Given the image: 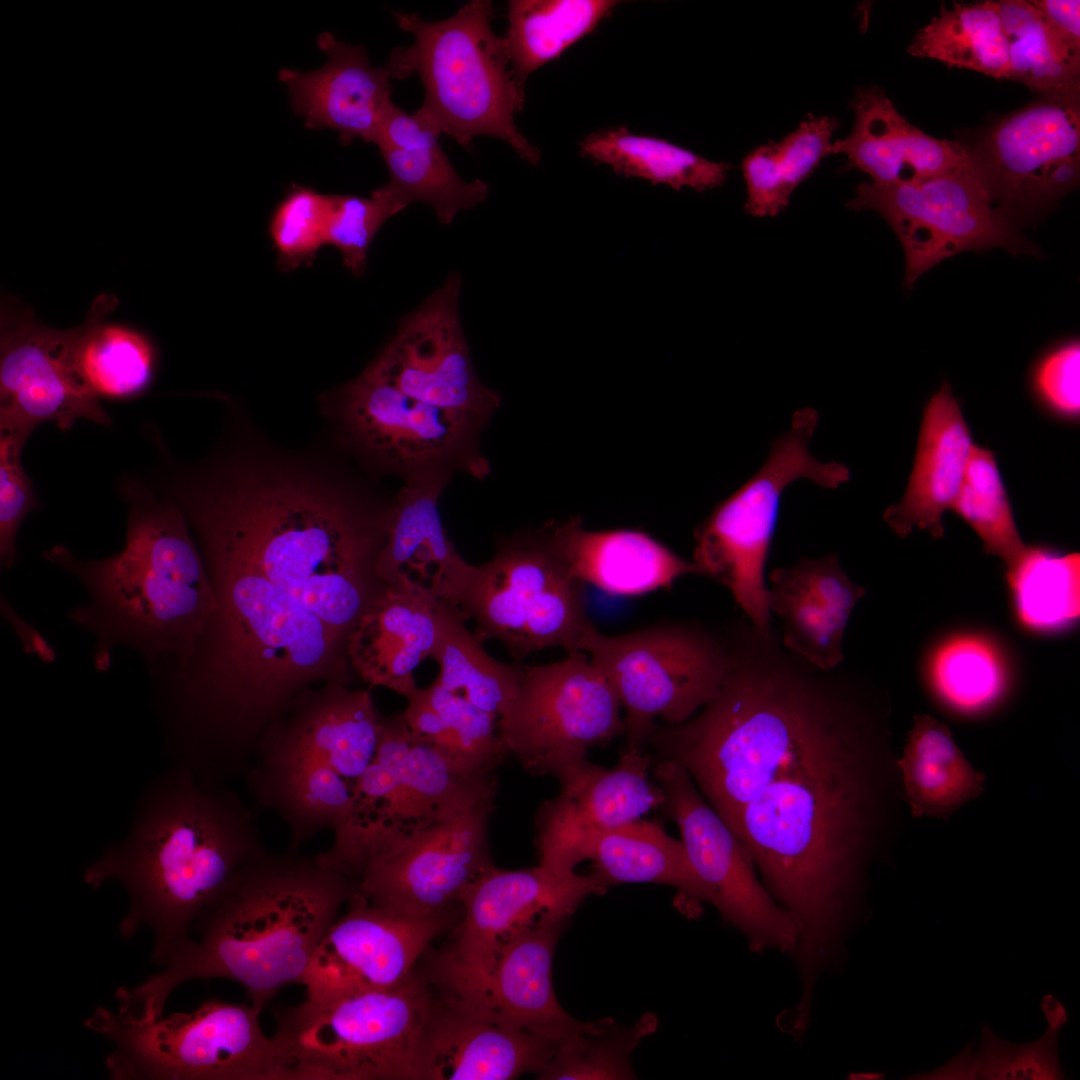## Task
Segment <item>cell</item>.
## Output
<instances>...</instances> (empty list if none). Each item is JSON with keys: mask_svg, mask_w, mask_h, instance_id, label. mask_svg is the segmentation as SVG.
Returning a JSON list of instances; mask_svg holds the SVG:
<instances>
[{"mask_svg": "<svg viewBox=\"0 0 1080 1080\" xmlns=\"http://www.w3.org/2000/svg\"><path fill=\"white\" fill-rule=\"evenodd\" d=\"M884 714L833 674L796 682L748 715L721 818L778 901L835 897L886 843L900 779Z\"/></svg>", "mask_w": 1080, "mask_h": 1080, "instance_id": "1", "label": "cell"}, {"mask_svg": "<svg viewBox=\"0 0 1080 1080\" xmlns=\"http://www.w3.org/2000/svg\"><path fill=\"white\" fill-rule=\"evenodd\" d=\"M201 556L217 607L186 662L156 680L177 765L225 787L245 777L264 731L298 694L357 675L347 635L263 576Z\"/></svg>", "mask_w": 1080, "mask_h": 1080, "instance_id": "2", "label": "cell"}, {"mask_svg": "<svg viewBox=\"0 0 1080 1080\" xmlns=\"http://www.w3.org/2000/svg\"><path fill=\"white\" fill-rule=\"evenodd\" d=\"M161 493L184 514L200 553L263 576L348 638L386 587L375 566L391 507L229 466L173 468Z\"/></svg>", "mask_w": 1080, "mask_h": 1080, "instance_id": "3", "label": "cell"}, {"mask_svg": "<svg viewBox=\"0 0 1080 1080\" xmlns=\"http://www.w3.org/2000/svg\"><path fill=\"white\" fill-rule=\"evenodd\" d=\"M357 888L317 855L268 850L245 864L201 914L196 940L171 950L139 985L116 990L118 1015L158 1019L179 985L211 979L238 983L261 1012L281 989L301 984L320 939Z\"/></svg>", "mask_w": 1080, "mask_h": 1080, "instance_id": "4", "label": "cell"}, {"mask_svg": "<svg viewBox=\"0 0 1080 1080\" xmlns=\"http://www.w3.org/2000/svg\"><path fill=\"white\" fill-rule=\"evenodd\" d=\"M118 491L128 507L120 551L82 559L57 544L42 555L87 594L68 619L94 636L95 669L109 670L112 649L124 645L159 679L191 656L217 600L179 507L134 477L119 480Z\"/></svg>", "mask_w": 1080, "mask_h": 1080, "instance_id": "5", "label": "cell"}, {"mask_svg": "<svg viewBox=\"0 0 1080 1080\" xmlns=\"http://www.w3.org/2000/svg\"><path fill=\"white\" fill-rule=\"evenodd\" d=\"M253 810L233 790L208 787L176 766L132 835L85 871L92 887L121 883L129 906L119 931L153 935L152 959L191 939L195 923L247 863L266 853Z\"/></svg>", "mask_w": 1080, "mask_h": 1080, "instance_id": "6", "label": "cell"}, {"mask_svg": "<svg viewBox=\"0 0 1080 1080\" xmlns=\"http://www.w3.org/2000/svg\"><path fill=\"white\" fill-rule=\"evenodd\" d=\"M383 716L369 689L329 681L298 694L267 727L244 779L255 803L287 825L288 850L353 825V788L374 759Z\"/></svg>", "mask_w": 1080, "mask_h": 1080, "instance_id": "7", "label": "cell"}, {"mask_svg": "<svg viewBox=\"0 0 1080 1080\" xmlns=\"http://www.w3.org/2000/svg\"><path fill=\"white\" fill-rule=\"evenodd\" d=\"M493 14L489 0L469 1L439 21L397 12L398 26L414 42L395 48L385 67L391 78L418 75L425 94L415 114L440 134L463 147L478 136L495 137L537 164L540 151L515 124L525 92L516 84L505 37L491 28Z\"/></svg>", "mask_w": 1080, "mask_h": 1080, "instance_id": "8", "label": "cell"}, {"mask_svg": "<svg viewBox=\"0 0 1080 1080\" xmlns=\"http://www.w3.org/2000/svg\"><path fill=\"white\" fill-rule=\"evenodd\" d=\"M260 1013L214 998L146 1022L97 1007L84 1025L113 1044L105 1060L113 1080H295L288 1050L263 1032Z\"/></svg>", "mask_w": 1080, "mask_h": 1080, "instance_id": "9", "label": "cell"}, {"mask_svg": "<svg viewBox=\"0 0 1080 1080\" xmlns=\"http://www.w3.org/2000/svg\"><path fill=\"white\" fill-rule=\"evenodd\" d=\"M431 1003L414 974L393 987L275 1011L274 1035L288 1050L295 1080H418Z\"/></svg>", "mask_w": 1080, "mask_h": 1080, "instance_id": "10", "label": "cell"}, {"mask_svg": "<svg viewBox=\"0 0 1080 1080\" xmlns=\"http://www.w3.org/2000/svg\"><path fill=\"white\" fill-rule=\"evenodd\" d=\"M818 422L815 409L796 410L789 429L772 440L761 468L695 530L694 562L701 574L725 586L763 635L772 633L764 571L783 491L799 479L827 489L850 480L847 466L811 454L809 441Z\"/></svg>", "mask_w": 1080, "mask_h": 1080, "instance_id": "11", "label": "cell"}, {"mask_svg": "<svg viewBox=\"0 0 1080 1080\" xmlns=\"http://www.w3.org/2000/svg\"><path fill=\"white\" fill-rule=\"evenodd\" d=\"M579 651L606 676L625 710V746L643 749L661 718L679 724L712 701L732 666V653L688 626L605 635L593 625Z\"/></svg>", "mask_w": 1080, "mask_h": 1080, "instance_id": "12", "label": "cell"}, {"mask_svg": "<svg viewBox=\"0 0 1080 1080\" xmlns=\"http://www.w3.org/2000/svg\"><path fill=\"white\" fill-rule=\"evenodd\" d=\"M620 700L582 651L544 665H523L515 700L497 722L508 755L533 776L563 784L591 762L588 749L624 734Z\"/></svg>", "mask_w": 1080, "mask_h": 1080, "instance_id": "13", "label": "cell"}, {"mask_svg": "<svg viewBox=\"0 0 1080 1080\" xmlns=\"http://www.w3.org/2000/svg\"><path fill=\"white\" fill-rule=\"evenodd\" d=\"M575 580L550 551L544 535L503 539L487 563L475 566L459 609L476 622L474 636L501 642L521 662L553 646L579 651L592 623Z\"/></svg>", "mask_w": 1080, "mask_h": 1080, "instance_id": "14", "label": "cell"}, {"mask_svg": "<svg viewBox=\"0 0 1080 1080\" xmlns=\"http://www.w3.org/2000/svg\"><path fill=\"white\" fill-rule=\"evenodd\" d=\"M847 205L874 210L890 225L904 250L907 288L937 263L962 252L1002 247L1013 254H1038L996 206L971 160L920 181L861 183Z\"/></svg>", "mask_w": 1080, "mask_h": 1080, "instance_id": "15", "label": "cell"}, {"mask_svg": "<svg viewBox=\"0 0 1080 1080\" xmlns=\"http://www.w3.org/2000/svg\"><path fill=\"white\" fill-rule=\"evenodd\" d=\"M323 400L353 447L406 479L454 470L483 479L490 472L479 450L482 424L415 400L368 367Z\"/></svg>", "mask_w": 1080, "mask_h": 1080, "instance_id": "16", "label": "cell"}, {"mask_svg": "<svg viewBox=\"0 0 1080 1080\" xmlns=\"http://www.w3.org/2000/svg\"><path fill=\"white\" fill-rule=\"evenodd\" d=\"M652 770L664 794L660 807L680 830L707 903L742 934L752 952L777 951L792 956L798 943L797 924L769 895L737 837L682 765L657 759Z\"/></svg>", "mask_w": 1080, "mask_h": 1080, "instance_id": "17", "label": "cell"}, {"mask_svg": "<svg viewBox=\"0 0 1080 1080\" xmlns=\"http://www.w3.org/2000/svg\"><path fill=\"white\" fill-rule=\"evenodd\" d=\"M495 797L381 844L358 881L374 906L410 917H440L461 908L466 887L493 865L489 822Z\"/></svg>", "mask_w": 1080, "mask_h": 1080, "instance_id": "18", "label": "cell"}, {"mask_svg": "<svg viewBox=\"0 0 1080 1080\" xmlns=\"http://www.w3.org/2000/svg\"><path fill=\"white\" fill-rule=\"evenodd\" d=\"M605 890L591 876H562L538 865L519 870L495 864L464 890L455 940L438 961L436 976L447 995L481 1006L502 944L549 910L574 913L591 894Z\"/></svg>", "mask_w": 1080, "mask_h": 1080, "instance_id": "19", "label": "cell"}, {"mask_svg": "<svg viewBox=\"0 0 1080 1080\" xmlns=\"http://www.w3.org/2000/svg\"><path fill=\"white\" fill-rule=\"evenodd\" d=\"M974 168L1012 221L1076 188L1080 176L1079 83L1001 118L972 150Z\"/></svg>", "mask_w": 1080, "mask_h": 1080, "instance_id": "20", "label": "cell"}, {"mask_svg": "<svg viewBox=\"0 0 1080 1080\" xmlns=\"http://www.w3.org/2000/svg\"><path fill=\"white\" fill-rule=\"evenodd\" d=\"M0 431L29 439L41 424L70 430L85 419L111 425L74 354V327L56 329L10 297L1 305Z\"/></svg>", "mask_w": 1080, "mask_h": 1080, "instance_id": "21", "label": "cell"}, {"mask_svg": "<svg viewBox=\"0 0 1080 1080\" xmlns=\"http://www.w3.org/2000/svg\"><path fill=\"white\" fill-rule=\"evenodd\" d=\"M461 278L444 284L405 316L388 344L367 366L405 395L487 423L501 397L478 378L459 315Z\"/></svg>", "mask_w": 1080, "mask_h": 1080, "instance_id": "22", "label": "cell"}, {"mask_svg": "<svg viewBox=\"0 0 1080 1080\" xmlns=\"http://www.w3.org/2000/svg\"><path fill=\"white\" fill-rule=\"evenodd\" d=\"M345 906L303 975L307 999L321 1001L403 983L450 922V915L421 918L386 911L372 905L358 888Z\"/></svg>", "mask_w": 1080, "mask_h": 1080, "instance_id": "23", "label": "cell"}, {"mask_svg": "<svg viewBox=\"0 0 1080 1080\" xmlns=\"http://www.w3.org/2000/svg\"><path fill=\"white\" fill-rule=\"evenodd\" d=\"M558 1046L447 995L432 1000L419 1046L418 1080H510L537 1074Z\"/></svg>", "mask_w": 1080, "mask_h": 1080, "instance_id": "24", "label": "cell"}, {"mask_svg": "<svg viewBox=\"0 0 1080 1080\" xmlns=\"http://www.w3.org/2000/svg\"><path fill=\"white\" fill-rule=\"evenodd\" d=\"M450 477L433 471L406 479L391 505L375 571L387 586L415 585L459 607L475 566L461 557L441 522L438 502Z\"/></svg>", "mask_w": 1080, "mask_h": 1080, "instance_id": "25", "label": "cell"}, {"mask_svg": "<svg viewBox=\"0 0 1080 1080\" xmlns=\"http://www.w3.org/2000/svg\"><path fill=\"white\" fill-rule=\"evenodd\" d=\"M539 865L558 875L575 874L592 861V877L607 890L621 883H655L676 888L695 903L707 902L682 840L657 823L635 820L608 830L584 831L536 844Z\"/></svg>", "mask_w": 1080, "mask_h": 1080, "instance_id": "26", "label": "cell"}, {"mask_svg": "<svg viewBox=\"0 0 1080 1080\" xmlns=\"http://www.w3.org/2000/svg\"><path fill=\"white\" fill-rule=\"evenodd\" d=\"M571 915L549 910L512 933L500 947L484 1000L475 1010L557 1043L585 1027L588 1021L572 1018L561 1007L552 982L554 950Z\"/></svg>", "mask_w": 1080, "mask_h": 1080, "instance_id": "27", "label": "cell"}, {"mask_svg": "<svg viewBox=\"0 0 1080 1080\" xmlns=\"http://www.w3.org/2000/svg\"><path fill=\"white\" fill-rule=\"evenodd\" d=\"M317 43L327 55L323 66L307 72L278 71L292 110L310 129L335 130L344 145L356 139L372 143L391 100L389 71L373 67L364 46L340 42L329 32L321 33Z\"/></svg>", "mask_w": 1080, "mask_h": 1080, "instance_id": "28", "label": "cell"}, {"mask_svg": "<svg viewBox=\"0 0 1080 1080\" xmlns=\"http://www.w3.org/2000/svg\"><path fill=\"white\" fill-rule=\"evenodd\" d=\"M769 580L767 604L781 620L784 647L821 670L836 669L844 660L845 629L865 589L848 577L834 553L776 568Z\"/></svg>", "mask_w": 1080, "mask_h": 1080, "instance_id": "29", "label": "cell"}, {"mask_svg": "<svg viewBox=\"0 0 1080 1080\" xmlns=\"http://www.w3.org/2000/svg\"><path fill=\"white\" fill-rule=\"evenodd\" d=\"M441 601L415 585H386L348 638L347 656L357 677L410 696L418 688L415 668L432 658L438 642Z\"/></svg>", "mask_w": 1080, "mask_h": 1080, "instance_id": "30", "label": "cell"}, {"mask_svg": "<svg viewBox=\"0 0 1080 1080\" xmlns=\"http://www.w3.org/2000/svg\"><path fill=\"white\" fill-rule=\"evenodd\" d=\"M850 106L855 115L852 131L832 143L830 154L845 155L851 167L870 176V182H915L970 163L968 148L909 123L876 86L858 89Z\"/></svg>", "mask_w": 1080, "mask_h": 1080, "instance_id": "31", "label": "cell"}, {"mask_svg": "<svg viewBox=\"0 0 1080 1080\" xmlns=\"http://www.w3.org/2000/svg\"><path fill=\"white\" fill-rule=\"evenodd\" d=\"M973 446L961 407L944 382L924 409L907 489L883 513L896 535L904 538L919 528L943 537L942 517L956 499Z\"/></svg>", "mask_w": 1080, "mask_h": 1080, "instance_id": "32", "label": "cell"}, {"mask_svg": "<svg viewBox=\"0 0 1080 1080\" xmlns=\"http://www.w3.org/2000/svg\"><path fill=\"white\" fill-rule=\"evenodd\" d=\"M440 133L390 100L384 108L372 143L380 150L389 172L378 189L401 210L413 202L431 206L438 220L448 225L456 215L483 202L488 184L463 180L444 153Z\"/></svg>", "mask_w": 1080, "mask_h": 1080, "instance_id": "33", "label": "cell"}, {"mask_svg": "<svg viewBox=\"0 0 1080 1080\" xmlns=\"http://www.w3.org/2000/svg\"><path fill=\"white\" fill-rule=\"evenodd\" d=\"M543 535L571 579L613 594H643L670 587L683 575L701 574L695 562L640 531H590L581 519L571 518Z\"/></svg>", "mask_w": 1080, "mask_h": 1080, "instance_id": "34", "label": "cell"}, {"mask_svg": "<svg viewBox=\"0 0 1080 1080\" xmlns=\"http://www.w3.org/2000/svg\"><path fill=\"white\" fill-rule=\"evenodd\" d=\"M653 764L652 755L628 747L611 769L590 763L560 785L557 796L539 806L535 844L578 832L617 828L660 807L663 791L649 779Z\"/></svg>", "mask_w": 1080, "mask_h": 1080, "instance_id": "35", "label": "cell"}, {"mask_svg": "<svg viewBox=\"0 0 1080 1080\" xmlns=\"http://www.w3.org/2000/svg\"><path fill=\"white\" fill-rule=\"evenodd\" d=\"M896 765L904 799L918 818H948L984 789V775L970 765L949 727L926 714L914 717Z\"/></svg>", "mask_w": 1080, "mask_h": 1080, "instance_id": "36", "label": "cell"}, {"mask_svg": "<svg viewBox=\"0 0 1080 1080\" xmlns=\"http://www.w3.org/2000/svg\"><path fill=\"white\" fill-rule=\"evenodd\" d=\"M117 299L101 294L85 320L74 327V354L78 369L90 390L101 399H129L150 386L156 351L141 332L108 322L106 316Z\"/></svg>", "mask_w": 1080, "mask_h": 1080, "instance_id": "37", "label": "cell"}, {"mask_svg": "<svg viewBox=\"0 0 1080 1080\" xmlns=\"http://www.w3.org/2000/svg\"><path fill=\"white\" fill-rule=\"evenodd\" d=\"M613 0H512L507 42L511 69L525 92L529 75L592 33L617 5Z\"/></svg>", "mask_w": 1080, "mask_h": 1080, "instance_id": "38", "label": "cell"}, {"mask_svg": "<svg viewBox=\"0 0 1080 1080\" xmlns=\"http://www.w3.org/2000/svg\"><path fill=\"white\" fill-rule=\"evenodd\" d=\"M580 153L596 163L611 166L626 177L680 190L714 189L724 183L732 166L715 162L666 139L638 135L624 126L592 132L580 142Z\"/></svg>", "mask_w": 1080, "mask_h": 1080, "instance_id": "39", "label": "cell"}, {"mask_svg": "<svg viewBox=\"0 0 1080 1080\" xmlns=\"http://www.w3.org/2000/svg\"><path fill=\"white\" fill-rule=\"evenodd\" d=\"M439 618L440 633L432 656L440 669L435 682L499 720L517 696L523 665L503 663L487 654L467 629L459 607L442 600Z\"/></svg>", "mask_w": 1080, "mask_h": 1080, "instance_id": "40", "label": "cell"}, {"mask_svg": "<svg viewBox=\"0 0 1080 1080\" xmlns=\"http://www.w3.org/2000/svg\"><path fill=\"white\" fill-rule=\"evenodd\" d=\"M838 126L835 117L811 116L780 141L748 153L742 161L747 213L765 217L782 212L796 187L830 155Z\"/></svg>", "mask_w": 1080, "mask_h": 1080, "instance_id": "41", "label": "cell"}, {"mask_svg": "<svg viewBox=\"0 0 1080 1080\" xmlns=\"http://www.w3.org/2000/svg\"><path fill=\"white\" fill-rule=\"evenodd\" d=\"M908 53L995 78H1008L1007 42L998 2L954 3L918 30Z\"/></svg>", "mask_w": 1080, "mask_h": 1080, "instance_id": "42", "label": "cell"}, {"mask_svg": "<svg viewBox=\"0 0 1080 1080\" xmlns=\"http://www.w3.org/2000/svg\"><path fill=\"white\" fill-rule=\"evenodd\" d=\"M997 2L1007 42L1008 79L1039 94L1078 84L1080 50L1067 45L1031 1Z\"/></svg>", "mask_w": 1080, "mask_h": 1080, "instance_id": "43", "label": "cell"}, {"mask_svg": "<svg viewBox=\"0 0 1080 1080\" xmlns=\"http://www.w3.org/2000/svg\"><path fill=\"white\" fill-rule=\"evenodd\" d=\"M1079 570V553L1027 546L1016 566L1006 572L1021 623L1047 632L1073 624L1079 617Z\"/></svg>", "mask_w": 1080, "mask_h": 1080, "instance_id": "44", "label": "cell"}, {"mask_svg": "<svg viewBox=\"0 0 1080 1080\" xmlns=\"http://www.w3.org/2000/svg\"><path fill=\"white\" fill-rule=\"evenodd\" d=\"M657 1022L652 1013L644 1014L630 1027H621L611 1018L588 1021L559 1043L537 1078L635 1079L630 1056L644 1037L655 1032Z\"/></svg>", "mask_w": 1080, "mask_h": 1080, "instance_id": "45", "label": "cell"}, {"mask_svg": "<svg viewBox=\"0 0 1080 1080\" xmlns=\"http://www.w3.org/2000/svg\"><path fill=\"white\" fill-rule=\"evenodd\" d=\"M398 775L423 825L469 810L479 802L495 797L498 790L497 774L470 775L437 747L414 736L406 763Z\"/></svg>", "mask_w": 1080, "mask_h": 1080, "instance_id": "46", "label": "cell"}, {"mask_svg": "<svg viewBox=\"0 0 1080 1080\" xmlns=\"http://www.w3.org/2000/svg\"><path fill=\"white\" fill-rule=\"evenodd\" d=\"M953 510L977 533L987 554L1011 571L1027 549L1018 532L994 453L974 444Z\"/></svg>", "mask_w": 1080, "mask_h": 1080, "instance_id": "47", "label": "cell"}, {"mask_svg": "<svg viewBox=\"0 0 1080 1080\" xmlns=\"http://www.w3.org/2000/svg\"><path fill=\"white\" fill-rule=\"evenodd\" d=\"M1059 1035L1045 1032L1034 1041L1013 1043L985 1024L979 1046L969 1044L943 1066L917 1079L1056 1080L1065 1079L1058 1048Z\"/></svg>", "mask_w": 1080, "mask_h": 1080, "instance_id": "48", "label": "cell"}, {"mask_svg": "<svg viewBox=\"0 0 1080 1080\" xmlns=\"http://www.w3.org/2000/svg\"><path fill=\"white\" fill-rule=\"evenodd\" d=\"M931 687L950 708L974 713L993 705L1006 688V670L997 650L974 636L952 638L938 647L929 666Z\"/></svg>", "mask_w": 1080, "mask_h": 1080, "instance_id": "49", "label": "cell"}, {"mask_svg": "<svg viewBox=\"0 0 1080 1080\" xmlns=\"http://www.w3.org/2000/svg\"><path fill=\"white\" fill-rule=\"evenodd\" d=\"M420 690L447 727L454 762L471 775H495L509 756L498 736V719L435 681Z\"/></svg>", "mask_w": 1080, "mask_h": 1080, "instance_id": "50", "label": "cell"}, {"mask_svg": "<svg viewBox=\"0 0 1080 1080\" xmlns=\"http://www.w3.org/2000/svg\"><path fill=\"white\" fill-rule=\"evenodd\" d=\"M331 197L311 188L293 186L278 203L270 219L269 233L282 269H294L310 261L326 245Z\"/></svg>", "mask_w": 1080, "mask_h": 1080, "instance_id": "51", "label": "cell"}, {"mask_svg": "<svg viewBox=\"0 0 1080 1080\" xmlns=\"http://www.w3.org/2000/svg\"><path fill=\"white\" fill-rule=\"evenodd\" d=\"M401 212L378 188L369 197L332 195L326 245L335 247L355 276L366 268L368 250L383 224Z\"/></svg>", "mask_w": 1080, "mask_h": 1080, "instance_id": "52", "label": "cell"}, {"mask_svg": "<svg viewBox=\"0 0 1080 1080\" xmlns=\"http://www.w3.org/2000/svg\"><path fill=\"white\" fill-rule=\"evenodd\" d=\"M28 439L0 432V566L11 568L19 559L16 539L26 517L38 511L39 501L21 456Z\"/></svg>", "mask_w": 1080, "mask_h": 1080, "instance_id": "53", "label": "cell"}, {"mask_svg": "<svg viewBox=\"0 0 1080 1080\" xmlns=\"http://www.w3.org/2000/svg\"><path fill=\"white\" fill-rule=\"evenodd\" d=\"M1080 343L1067 340L1046 351L1035 363L1030 382L1034 396L1053 417L1076 422L1080 416Z\"/></svg>", "mask_w": 1080, "mask_h": 1080, "instance_id": "54", "label": "cell"}, {"mask_svg": "<svg viewBox=\"0 0 1080 1080\" xmlns=\"http://www.w3.org/2000/svg\"><path fill=\"white\" fill-rule=\"evenodd\" d=\"M1031 3L1067 45L1080 50V1L1037 0Z\"/></svg>", "mask_w": 1080, "mask_h": 1080, "instance_id": "55", "label": "cell"}, {"mask_svg": "<svg viewBox=\"0 0 1080 1080\" xmlns=\"http://www.w3.org/2000/svg\"><path fill=\"white\" fill-rule=\"evenodd\" d=\"M0 602L1 613L19 637L25 653L36 654L45 663L53 662L55 659L53 648L30 624L15 612L3 595H1Z\"/></svg>", "mask_w": 1080, "mask_h": 1080, "instance_id": "56", "label": "cell"}, {"mask_svg": "<svg viewBox=\"0 0 1080 1080\" xmlns=\"http://www.w3.org/2000/svg\"><path fill=\"white\" fill-rule=\"evenodd\" d=\"M1040 1009L1046 1020V1031L1060 1035L1068 1023L1069 1015L1065 1006L1053 994H1045L1040 1001Z\"/></svg>", "mask_w": 1080, "mask_h": 1080, "instance_id": "57", "label": "cell"}, {"mask_svg": "<svg viewBox=\"0 0 1080 1080\" xmlns=\"http://www.w3.org/2000/svg\"><path fill=\"white\" fill-rule=\"evenodd\" d=\"M851 1076H853V1077H851L853 1079H868V1080L882 1079L884 1077L883 1074L877 1073V1072L853 1073V1074H851Z\"/></svg>", "mask_w": 1080, "mask_h": 1080, "instance_id": "58", "label": "cell"}, {"mask_svg": "<svg viewBox=\"0 0 1080 1080\" xmlns=\"http://www.w3.org/2000/svg\"><path fill=\"white\" fill-rule=\"evenodd\" d=\"M750 631H755V632L759 633V632H758L757 630H755V629H754L753 627H749V628H748V629L746 630V633H748V632H750ZM746 633H745V634H746ZM759 634H761V633H759ZM772 634H773V633H771L770 635H772ZM761 635H763V634H761ZM764 636H766V635H764ZM767 636H769V635H767ZM731 652H732V650H731ZM670 725H671V724H670ZM672 725H673V724H672ZM658 727H659V726H655V728H654V731L652 732V734H651V736H650V738H649V741H648V743H650V744H651L652 746H653V744H652V741H653V736H654V734H655V732H656V730H657V728H658ZM657 757H658V756H657ZM657 759H661V758H659V757H658Z\"/></svg>", "mask_w": 1080, "mask_h": 1080, "instance_id": "59", "label": "cell"}]
</instances>
